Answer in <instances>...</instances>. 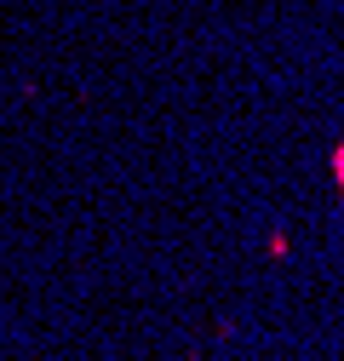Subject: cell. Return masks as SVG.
<instances>
[{
  "label": "cell",
  "mask_w": 344,
  "mask_h": 361,
  "mask_svg": "<svg viewBox=\"0 0 344 361\" xmlns=\"http://www.w3.org/2000/svg\"><path fill=\"white\" fill-rule=\"evenodd\" d=\"M333 172H338V190H344V144L333 149Z\"/></svg>",
  "instance_id": "6da1fadb"
}]
</instances>
